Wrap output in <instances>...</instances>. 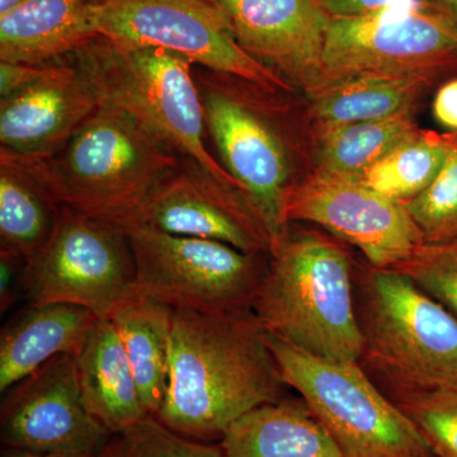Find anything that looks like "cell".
<instances>
[{
    "label": "cell",
    "instance_id": "1",
    "mask_svg": "<svg viewBox=\"0 0 457 457\" xmlns=\"http://www.w3.org/2000/svg\"><path fill=\"white\" fill-rule=\"evenodd\" d=\"M286 385L252 309H171L170 380L155 418L203 442L221 441L248 411L282 400Z\"/></svg>",
    "mask_w": 457,
    "mask_h": 457
},
{
    "label": "cell",
    "instance_id": "2",
    "mask_svg": "<svg viewBox=\"0 0 457 457\" xmlns=\"http://www.w3.org/2000/svg\"><path fill=\"white\" fill-rule=\"evenodd\" d=\"M251 309L267 335L296 350L335 362L362 360L350 257L329 237L288 225Z\"/></svg>",
    "mask_w": 457,
    "mask_h": 457
},
{
    "label": "cell",
    "instance_id": "3",
    "mask_svg": "<svg viewBox=\"0 0 457 457\" xmlns=\"http://www.w3.org/2000/svg\"><path fill=\"white\" fill-rule=\"evenodd\" d=\"M11 158L27 165L62 206L125 228L137 224L159 183L182 161L128 113L104 104L50 158Z\"/></svg>",
    "mask_w": 457,
    "mask_h": 457
},
{
    "label": "cell",
    "instance_id": "4",
    "mask_svg": "<svg viewBox=\"0 0 457 457\" xmlns=\"http://www.w3.org/2000/svg\"><path fill=\"white\" fill-rule=\"evenodd\" d=\"M66 59L88 82L99 104L128 113L183 159L245 195L207 143L203 101L189 60L161 47L121 44L102 35Z\"/></svg>",
    "mask_w": 457,
    "mask_h": 457
},
{
    "label": "cell",
    "instance_id": "5",
    "mask_svg": "<svg viewBox=\"0 0 457 457\" xmlns=\"http://www.w3.org/2000/svg\"><path fill=\"white\" fill-rule=\"evenodd\" d=\"M207 143L269 228L273 248L287 230L294 179L287 111L278 96L233 75L195 66ZM272 248V251H273ZM272 253V252H270Z\"/></svg>",
    "mask_w": 457,
    "mask_h": 457
},
{
    "label": "cell",
    "instance_id": "6",
    "mask_svg": "<svg viewBox=\"0 0 457 457\" xmlns=\"http://www.w3.org/2000/svg\"><path fill=\"white\" fill-rule=\"evenodd\" d=\"M361 290V363L389 392L457 387V317L394 269L371 267Z\"/></svg>",
    "mask_w": 457,
    "mask_h": 457
},
{
    "label": "cell",
    "instance_id": "7",
    "mask_svg": "<svg viewBox=\"0 0 457 457\" xmlns=\"http://www.w3.org/2000/svg\"><path fill=\"white\" fill-rule=\"evenodd\" d=\"M267 342L282 383L302 396L343 457H436L361 363L318 359L269 335Z\"/></svg>",
    "mask_w": 457,
    "mask_h": 457
},
{
    "label": "cell",
    "instance_id": "8",
    "mask_svg": "<svg viewBox=\"0 0 457 457\" xmlns=\"http://www.w3.org/2000/svg\"><path fill=\"white\" fill-rule=\"evenodd\" d=\"M139 294L137 264L125 228L71 207L23 276L29 305L69 303L110 319Z\"/></svg>",
    "mask_w": 457,
    "mask_h": 457
},
{
    "label": "cell",
    "instance_id": "9",
    "mask_svg": "<svg viewBox=\"0 0 457 457\" xmlns=\"http://www.w3.org/2000/svg\"><path fill=\"white\" fill-rule=\"evenodd\" d=\"M139 293L195 312L251 309L270 255L245 253L216 240L174 236L146 225L126 228Z\"/></svg>",
    "mask_w": 457,
    "mask_h": 457
},
{
    "label": "cell",
    "instance_id": "10",
    "mask_svg": "<svg viewBox=\"0 0 457 457\" xmlns=\"http://www.w3.org/2000/svg\"><path fill=\"white\" fill-rule=\"evenodd\" d=\"M323 66L326 84L359 75L441 78L457 71V22L431 0L332 18Z\"/></svg>",
    "mask_w": 457,
    "mask_h": 457
},
{
    "label": "cell",
    "instance_id": "11",
    "mask_svg": "<svg viewBox=\"0 0 457 457\" xmlns=\"http://www.w3.org/2000/svg\"><path fill=\"white\" fill-rule=\"evenodd\" d=\"M98 35L186 57L195 66L233 75L270 92H293L272 69L237 41L227 18L210 0H92Z\"/></svg>",
    "mask_w": 457,
    "mask_h": 457
},
{
    "label": "cell",
    "instance_id": "12",
    "mask_svg": "<svg viewBox=\"0 0 457 457\" xmlns=\"http://www.w3.org/2000/svg\"><path fill=\"white\" fill-rule=\"evenodd\" d=\"M286 219L309 222L359 249L374 269H394L423 237L404 203L375 191L361 179L315 170L295 183Z\"/></svg>",
    "mask_w": 457,
    "mask_h": 457
},
{
    "label": "cell",
    "instance_id": "13",
    "mask_svg": "<svg viewBox=\"0 0 457 457\" xmlns=\"http://www.w3.org/2000/svg\"><path fill=\"white\" fill-rule=\"evenodd\" d=\"M0 436L5 450L95 457L114 437L84 404L75 354L55 357L5 393Z\"/></svg>",
    "mask_w": 457,
    "mask_h": 457
},
{
    "label": "cell",
    "instance_id": "14",
    "mask_svg": "<svg viewBox=\"0 0 457 457\" xmlns=\"http://www.w3.org/2000/svg\"><path fill=\"white\" fill-rule=\"evenodd\" d=\"M135 225L216 240L245 253L270 255L273 248L269 228L245 195L188 159L159 183Z\"/></svg>",
    "mask_w": 457,
    "mask_h": 457
},
{
    "label": "cell",
    "instance_id": "15",
    "mask_svg": "<svg viewBox=\"0 0 457 457\" xmlns=\"http://www.w3.org/2000/svg\"><path fill=\"white\" fill-rule=\"evenodd\" d=\"M237 41L306 96L323 88V56L332 17L321 0H210Z\"/></svg>",
    "mask_w": 457,
    "mask_h": 457
},
{
    "label": "cell",
    "instance_id": "16",
    "mask_svg": "<svg viewBox=\"0 0 457 457\" xmlns=\"http://www.w3.org/2000/svg\"><path fill=\"white\" fill-rule=\"evenodd\" d=\"M99 102L68 59L54 62L37 83L0 99V153L40 161L59 152Z\"/></svg>",
    "mask_w": 457,
    "mask_h": 457
},
{
    "label": "cell",
    "instance_id": "17",
    "mask_svg": "<svg viewBox=\"0 0 457 457\" xmlns=\"http://www.w3.org/2000/svg\"><path fill=\"white\" fill-rule=\"evenodd\" d=\"M98 319L88 309L69 303L23 309L0 337V393L57 356L79 353Z\"/></svg>",
    "mask_w": 457,
    "mask_h": 457
},
{
    "label": "cell",
    "instance_id": "18",
    "mask_svg": "<svg viewBox=\"0 0 457 457\" xmlns=\"http://www.w3.org/2000/svg\"><path fill=\"white\" fill-rule=\"evenodd\" d=\"M98 35L92 0H26L0 17V62H62Z\"/></svg>",
    "mask_w": 457,
    "mask_h": 457
},
{
    "label": "cell",
    "instance_id": "19",
    "mask_svg": "<svg viewBox=\"0 0 457 457\" xmlns=\"http://www.w3.org/2000/svg\"><path fill=\"white\" fill-rule=\"evenodd\" d=\"M75 360L84 404L112 435H121L150 416L121 337L111 319H98Z\"/></svg>",
    "mask_w": 457,
    "mask_h": 457
},
{
    "label": "cell",
    "instance_id": "20",
    "mask_svg": "<svg viewBox=\"0 0 457 457\" xmlns=\"http://www.w3.org/2000/svg\"><path fill=\"white\" fill-rule=\"evenodd\" d=\"M220 444L227 457H343L303 400L282 399L248 411Z\"/></svg>",
    "mask_w": 457,
    "mask_h": 457
},
{
    "label": "cell",
    "instance_id": "21",
    "mask_svg": "<svg viewBox=\"0 0 457 457\" xmlns=\"http://www.w3.org/2000/svg\"><path fill=\"white\" fill-rule=\"evenodd\" d=\"M437 79L432 75H359L327 83L308 99L321 132L411 112Z\"/></svg>",
    "mask_w": 457,
    "mask_h": 457
},
{
    "label": "cell",
    "instance_id": "22",
    "mask_svg": "<svg viewBox=\"0 0 457 457\" xmlns=\"http://www.w3.org/2000/svg\"><path fill=\"white\" fill-rule=\"evenodd\" d=\"M62 207L27 165L0 154V254L31 261L49 242Z\"/></svg>",
    "mask_w": 457,
    "mask_h": 457
},
{
    "label": "cell",
    "instance_id": "23",
    "mask_svg": "<svg viewBox=\"0 0 457 457\" xmlns=\"http://www.w3.org/2000/svg\"><path fill=\"white\" fill-rule=\"evenodd\" d=\"M110 319L125 345L144 407L155 417L170 380L171 308L139 293Z\"/></svg>",
    "mask_w": 457,
    "mask_h": 457
},
{
    "label": "cell",
    "instance_id": "24",
    "mask_svg": "<svg viewBox=\"0 0 457 457\" xmlns=\"http://www.w3.org/2000/svg\"><path fill=\"white\" fill-rule=\"evenodd\" d=\"M418 130L411 111L390 119L348 123L319 132L317 171L361 179L372 165Z\"/></svg>",
    "mask_w": 457,
    "mask_h": 457
},
{
    "label": "cell",
    "instance_id": "25",
    "mask_svg": "<svg viewBox=\"0 0 457 457\" xmlns=\"http://www.w3.org/2000/svg\"><path fill=\"white\" fill-rule=\"evenodd\" d=\"M453 143V134L418 130L372 165L361 180L385 196L407 203L431 185Z\"/></svg>",
    "mask_w": 457,
    "mask_h": 457
},
{
    "label": "cell",
    "instance_id": "26",
    "mask_svg": "<svg viewBox=\"0 0 457 457\" xmlns=\"http://www.w3.org/2000/svg\"><path fill=\"white\" fill-rule=\"evenodd\" d=\"M389 393L422 433L433 455L457 457V387Z\"/></svg>",
    "mask_w": 457,
    "mask_h": 457
},
{
    "label": "cell",
    "instance_id": "27",
    "mask_svg": "<svg viewBox=\"0 0 457 457\" xmlns=\"http://www.w3.org/2000/svg\"><path fill=\"white\" fill-rule=\"evenodd\" d=\"M423 243H438L457 237V135L449 155L431 185L404 203Z\"/></svg>",
    "mask_w": 457,
    "mask_h": 457
},
{
    "label": "cell",
    "instance_id": "28",
    "mask_svg": "<svg viewBox=\"0 0 457 457\" xmlns=\"http://www.w3.org/2000/svg\"><path fill=\"white\" fill-rule=\"evenodd\" d=\"M394 270L404 273L457 317V237L420 243Z\"/></svg>",
    "mask_w": 457,
    "mask_h": 457
},
{
    "label": "cell",
    "instance_id": "29",
    "mask_svg": "<svg viewBox=\"0 0 457 457\" xmlns=\"http://www.w3.org/2000/svg\"><path fill=\"white\" fill-rule=\"evenodd\" d=\"M120 457H227L220 442L192 440L147 416L119 435Z\"/></svg>",
    "mask_w": 457,
    "mask_h": 457
},
{
    "label": "cell",
    "instance_id": "30",
    "mask_svg": "<svg viewBox=\"0 0 457 457\" xmlns=\"http://www.w3.org/2000/svg\"><path fill=\"white\" fill-rule=\"evenodd\" d=\"M53 64L33 65L25 62H0V99L11 97L37 83L49 73Z\"/></svg>",
    "mask_w": 457,
    "mask_h": 457
},
{
    "label": "cell",
    "instance_id": "31",
    "mask_svg": "<svg viewBox=\"0 0 457 457\" xmlns=\"http://www.w3.org/2000/svg\"><path fill=\"white\" fill-rule=\"evenodd\" d=\"M27 262L12 255L0 254V311L2 314L13 306L18 297L23 299V276Z\"/></svg>",
    "mask_w": 457,
    "mask_h": 457
},
{
    "label": "cell",
    "instance_id": "32",
    "mask_svg": "<svg viewBox=\"0 0 457 457\" xmlns=\"http://www.w3.org/2000/svg\"><path fill=\"white\" fill-rule=\"evenodd\" d=\"M407 0H321L332 18H353L378 13Z\"/></svg>",
    "mask_w": 457,
    "mask_h": 457
},
{
    "label": "cell",
    "instance_id": "33",
    "mask_svg": "<svg viewBox=\"0 0 457 457\" xmlns=\"http://www.w3.org/2000/svg\"><path fill=\"white\" fill-rule=\"evenodd\" d=\"M433 116L449 134L457 135V78L442 84L433 99Z\"/></svg>",
    "mask_w": 457,
    "mask_h": 457
},
{
    "label": "cell",
    "instance_id": "34",
    "mask_svg": "<svg viewBox=\"0 0 457 457\" xmlns=\"http://www.w3.org/2000/svg\"><path fill=\"white\" fill-rule=\"evenodd\" d=\"M2 457H95V456L64 455V453H29V451L5 450L4 453H3Z\"/></svg>",
    "mask_w": 457,
    "mask_h": 457
},
{
    "label": "cell",
    "instance_id": "35",
    "mask_svg": "<svg viewBox=\"0 0 457 457\" xmlns=\"http://www.w3.org/2000/svg\"><path fill=\"white\" fill-rule=\"evenodd\" d=\"M120 455H121V438L117 435L99 457H120Z\"/></svg>",
    "mask_w": 457,
    "mask_h": 457
},
{
    "label": "cell",
    "instance_id": "36",
    "mask_svg": "<svg viewBox=\"0 0 457 457\" xmlns=\"http://www.w3.org/2000/svg\"><path fill=\"white\" fill-rule=\"evenodd\" d=\"M431 2L447 12L457 22V0H431Z\"/></svg>",
    "mask_w": 457,
    "mask_h": 457
},
{
    "label": "cell",
    "instance_id": "37",
    "mask_svg": "<svg viewBox=\"0 0 457 457\" xmlns=\"http://www.w3.org/2000/svg\"><path fill=\"white\" fill-rule=\"evenodd\" d=\"M25 2L26 0H0V17L13 11L14 8Z\"/></svg>",
    "mask_w": 457,
    "mask_h": 457
}]
</instances>
